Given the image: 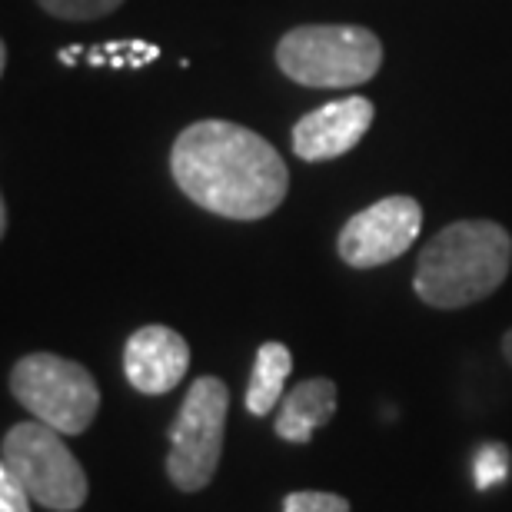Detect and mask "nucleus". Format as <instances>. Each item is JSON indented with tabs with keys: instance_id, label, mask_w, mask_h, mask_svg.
Masks as SVG:
<instances>
[{
	"instance_id": "12",
	"label": "nucleus",
	"mask_w": 512,
	"mask_h": 512,
	"mask_svg": "<svg viewBox=\"0 0 512 512\" xmlns=\"http://www.w3.org/2000/svg\"><path fill=\"white\" fill-rule=\"evenodd\" d=\"M509 466H512V456H509V449L503 443H486L483 449H479L476 459H473V479H476L479 493H486V489L506 483Z\"/></svg>"
},
{
	"instance_id": "14",
	"label": "nucleus",
	"mask_w": 512,
	"mask_h": 512,
	"mask_svg": "<svg viewBox=\"0 0 512 512\" xmlns=\"http://www.w3.org/2000/svg\"><path fill=\"white\" fill-rule=\"evenodd\" d=\"M283 512H350V499L340 493H290L283 499Z\"/></svg>"
},
{
	"instance_id": "5",
	"label": "nucleus",
	"mask_w": 512,
	"mask_h": 512,
	"mask_svg": "<svg viewBox=\"0 0 512 512\" xmlns=\"http://www.w3.org/2000/svg\"><path fill=\"white\" fill-rule=\"evenodd\" d=\"M0 466H7L34 503L54 512H74L87 503V473L64 443V433L40 423H17L0 443Z\"/></svg>"
},
{
	"instance_id": "1",
	"label": "nucleus",
	"mask_w": 512,
	"mask_h": 512,
	"mask_svg": "<svg viewBox=\"0 0 512 512\" xmlns=\"http://www.w3.org/2000/svg\"><path fill=\"white\" fill-rule=\"evenodd\" d=\"M170 173L200 210L227 220L270 217L290 190V170L273 143L233 120H197L180 130Z\"/></svg>"
},
{
	"instance_id": "3",
	"label": "nucleus",
	"mask_w": 512,
	"mask_h": 512,
	"mask_svg": "<svg viewBox=\"0 0 512 512\" xmlns=\"http://www.w3.org/2000/svg\"><path fill=\"white\" fill-rule=\"evenodd\" d=\"M276 64L303 87H360L380 74L383 40L356 24H303L280 37Z\"/></svg>"
},
{
	"instance_id": "4",
	"label": "nucleus",
	"mask_w": 512,
	"mask_h": 512,
	"mask_svg": "<svg viewBox=\"0 0 512 512\" xmlns=\"http://www.w3.org/2000/svg\"><path fill=\"white\" fill-rule=\"evenodd\" d=\"M10 393L34 419L64 436L84 433L100 409V389L87 366L57 353H30L17 360L10 370Z\"/></svg>"
},
{
	"instance_id": "11",
	"label": "nucleus",
	"mask_w": 512,
	"mask_h": 512,
	"mask_svg": "<svg viewBox=\"0 0 512 512\" xmlns=\"http://www.w3.org/2000/svg\"><path fill=\"white\" fill-rule=\"evenodd\" d=\"M290 370H293V356L283 343L270 340L256 350L253 376H250V386H247V409L253 416H266L276 403H280Z\"/></svg>"
},
{
	"instance_id": "7",
	"label": "nucleus",
	"mask_w": 512,
	"mask_h": 512,
	"mask_svg": "<svg viewBox=\"0 0 512 512\" xmlns=\"http://www.w3.org/2000/svg\"><path fill=\"white\" fill-rule=\"evenodd\" d=\"M419 230H423V207L413 197L396 193V197L376 200L373 207L346 220L336 250H340L343 263L356 266V270H373V266L403 256L416 243Z\"/></svg>"
},
{
	"instance_id": "9",
	"label": "nucleus",
	"mask_w": 512,
	"mask_h": 512,
	"mask_svg": "<svg viewBox=\"0 0 512 512\" xmlns=\"http://www.w3.org/2000/svg\"><path fill=\"white\" fill-rule=\"evenodd\" d=\"M190 370V346L170 326H140L124 346V373L137 393L163 396Z\"/></svg>"
},
{
	"instance_id": "15",
	"label": "nucleus",
	"mask_w": 512,
	"mask_h": 512,
	"mask_svg": "<svg viewBox=\"0 0 512 512\" xmlns=\"http://www.w3.org/2000/svg\"><path fill=\"white\" fill-rule=\"evenodd\" d=\"M30 503L34 496L27 493V486L7 466H0V512H34Z\"/></svg>"
},
{
	"instance_id": "16",
	"label": "nucleus",
	"mask_w": 512,
	"mask_h": 512,
	"mask_svg": "<svg viewBox=\"0 0 512 512\" xmlns=\"http://www.w3.org/2000/svg\"><path fill=\"white\" fill-rule=\"evenodd\" d=\"M503 356H506V363L512 366V330L503 336Z\"/></svg>"
},
{
	"instance_id": "6",
	"label": "nucleus",
	"mask_w": 512,
	"mask_h": 512,
	"mask_svg": "<svg viewBox=\"0 0 512 512\" xmlns=\"http://www.w3.org/2000/svg\"><path fill=\"white\" fill-rule=\"evenodd\" d=\"M230 413V389L220 376H200L170 426L167 476L180 493L210 486L223 453V429Z\"/></svg>"
},
{
	"instance_id": "8",
	"label": "nucleus",
	"mask_w": 512,
	"mask_h": 512,
	"mask_svg": "<svg viewBox=\"0 0 512 512\" xmlns=\"http://www.w3.org/2000/svg\"><path fill=\"white\" fill-rule=\"evenodd\" d=\"M376 107L366 97H343L296 120L293 153L306 163H323L350 153L373 127Z\"/></svg>"
},
{
	"instance_id": "13",
	"label": "nucleus",
	"mask_w": 512,
	"mask_h": 512,
	"mask_svg": "<svg viewBox=\"0 0 512 512\" xmlns=\"http://www.w3.org/2000/svg\"><path fill=\"white\" fill-rule=\"evenodd\" d=\"M50 17L60 20H97L107 17L124 4V0H37Z\"/></svg>"
},
{
	"instance_id": "17",
	"label": "nucleus",
	"mask_w": 512,
	"mask_h": 512,
	"mask_svg": "<svg viewBox=\"0 0 512 512\" xmlns=\"http://www.w3.org/2000/svg\"><path fill=\"white\" fill-rule=\"evenodd\" d=\"M0 233H7V203H0Z\"/></svg>"
},
{
	"instance_id": "10",
	"label": "nucleus",
	"mask_w": 512,
	"mask_h": 512,
	"mask_svg": "<svg viewBox=\"0 0 512 512\" xmlns=\"http://www.w3.org/2000/svg\"><path fill=\"white\" fill-rule=\"evenodd\" d=\"M336 413V383L326 376H313L293 386L283 396L280 416H276V436L286 443H310L313 433L323 423H330Z\"/></svg>"
},
{
	"instance_id": "2",
	"label": "nucleus",
	"mask_w": 512,
	"mask_h": 512,
	"mask_svg": "<svg viewBox=\"0 0 512 512\" xmlns=\"http://www.w3.org/2000/svg\"><path fill=\"white\" fill-rule=\"evenodd\" d=\"M512 266V237L496 220H459L419 253L413 290L426 306L459 310L493 296Z\"/></svg>"
}]
</instances>
